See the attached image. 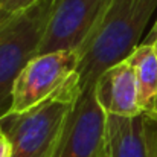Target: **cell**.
I'll list each match as a JSON object with an SVG mask.
<instances>
[{
	"mask_svg": "<svg viewBox=\"0 0 157 157\" xmlns=\"http://www.w3.org/2000/svg\"><path fill=\"white\" fill-rule=\"evenodd\" d=\"M107 145L110 157H157V117L107 114Z\"/></svg>",
	"mask_w": 157,
	"mask_h": 157,
	"instance_id": "cell-7",
	"label": "cell"
},
{
	"mask_svg": "<svg viewBox=\"0 0 157 157\" xmlns=\"http://www.w3.org/2000/svg\"><path fill=\"white\" fill-rule=\"evenodd\" d=\"M75 102L49 101L0 121L12 145V157H52Z\"/></svg>",
	"mask_w": 157,
	"mask_h": 157,
	"instance_id": "cell-4",
	"label": "cell"
},
{
	"mask_svg": "<svg viewBox=\"0 0 157 157\" xmlns=\"http://www.w3.org/2000/svg\"><path fill=\"white\" fill-rule=\"evenodd\" d=\"M14 17H17V15H11V14H8V12H5L2 8H0V29L2 28H5Z\"/></svg>",
	"mask_w": 157,
	"mask_h": 157,
	"instance_id": "cell-13",
	"label": "cell"
},
{
	"mask_svg": "<svg viewBox=\"0 0 157 157\" xmlns=\"http://www.w3.org/2000/svg\"><path fill=\"white\" fill-rule=\"evenodd\" d=\"M105 140L107 113L98 104L93 87L75 102L52 157H99Z\"/></svg>",
	"mask_w": 157,
	"mask_h": 157,
	"instance_id": "cell-5",
	"label": "cell"
},
{
	"mask_svg": "<svg viewBox=\"0 0 157 157\" xmlns=\"http://www.w3.org/2000/svg\"><path fill=\"white\" fill-rule=\"evenodd\" d=\"M153 46H154V49H156V53H157V40L153 43Z\"/></svg>",
	"mask_w": 157,
	"mask_h": 157,
	"instance_id": "cell-15",
	"label": "cell"
},
{
	"mask_svg": "<svg viewBox=\"0 0 157 157\" xmlns=\"http://www.w3.org/2000/svg\"><path fill=\"white\" fill-rule=\"evenodd\" d=\"M81 93L79 56L75 49L38 53L15 79L8 116L31 111L49 101L76 102Z\"/></svg>",
	"mask_w": 157,
	"mask_h": 157,
	"instance_id": "cell-2",
	"label": "cell"
},
{
	"mask_svg": "<svg viewBox=\"0 0 157 157\" xmlns=\"http://www.w3.org/2000/svg\"><path fill=\"white\" fill-rule=\"evenodd\" d=\"M3 134V128H2V125H0V136Z\"/></svg>",
	"mask_w": 157,
	"mask_h": 157,
	"instance_id": "cell-16",
	"label": "cell"
},
{
	"mask_svg": "<svg viewBox=\"0 0 157 157\" xmlns=\"http://www.w3.org/2000/svg\"><path fill=\"white\" fill-rule=\"evenodd\" d=\"M111 0H55L38 53L76 49Z\"/></svg>",
	"mask_w": 157,
	"mask_h": 157,
	"instance_id": "cell-6",
	"label": "cell"
},
{
	"mask_svg": "<svg viewBox=\"0 0 157 157\" xmlns=\"http://www.w3.org/2000/svg\"><path fill=\"white\" fill-rule=\"evenodd\" d=\"M95 96L107 114L121 117L142 114L136 73L127 59L111 66L98 78L95 84Z\"/></svg>",
	"mask_w": 157,
	"mask_h": 157,
	"instance_id": "cell-8",
	"label": "cell"
},
{
	"mask_svg": "<svg viewBox=\"0 0 157 157\" xmlns=\"http://www.w3.org/2000/svg\"><path fill=\"white\" fill-rule=\"evenodd\" d=\"M0 157H12V145L5 133L0 136Z\"/></svg>",
	"mask_w": 157,
	"mask_h": 157,
	"instance_id": "cell-11",
	"label": "cell"
},
{
	"mask_svg": "<svg viewBox=\"0 0 157 157\" xmlns=\"http://www.w3.org/2000/svg\"><path fill=\"white\" fill-rule=\"evenodd\" d=\"M99 157H110V151H108L107 140H105V145H104V148H102V151H101V154H99Z\"/></svg>",
	"mask_w": 157,
	"mask_h": 157,
	"instance_id": "cell-14",
	"label": "cell"
},
{
	"mask_svg": "<svg viewBox=\"0 0 157 157\" xmlns=\"http://www.w3.org/2000/svg\"><path fill=\"white\" fill-rule=\"evenodd\" d=\"M127 61L136 73L140 111L157 117V53L154 46L140 43Z\"/></svg>",
	"mask_w": 157,
	"mask_h": 157,
	"instance_id": "cell-9",
	"label": "cell"
},
{
	"mask_svg": "<svg viewBox=\"0 0 157 157\" xmlns=\"http://www.w3.org/2000/svg\"><path fill=\"white\" fill-rule=\"evenodd\" d=\"M53 6L55 0H43L0 29V121L9 114L15 79L40 52Z\"/></svg>",
	"mask_w": 157,
	"mask_h": 157,
	"instance_id": "cell-3",
	"label": "cell"
},
{
	"mask_svg": "<svg viewBox=\"0 0 157 157\" xmlns=\"http://www.w3.org/2000/svg\"><path fill=\"white\" fill-rule=\"evenodd\" d=\"M40 2L43 0H0V8L11 15H20L37 6Z\"/></svg>",
	"mask_w": 157,
	"mask_h": 157,
	"instance_id": "cell-10",
	"label": "cell"
},
{
	"mask_svg": "<svg viewBox=\"0 0 157 157\" xmlns=\"http://www.w3.org/2000/svg\"><path fill=\"white\" fill-rule=\"evenodd\" d=\"M157 40V18L156 21H154V25H153V28L150 29V32L147 34V37L144 38V44H153L154 41Z\"/></svg>",
	"mask_w": 157,
	"mask_h": 157,
	"instance_id": "cell-12",
	"label": "cell"
},
{
	"mask_svg": "<svg viewBox=\"0 0 157 157\" xmlns=\"http://www.w3.org/2000/svg\"><path fill=\"white\" fill-rule=\"evenodd\" d=\"M156 9L157 0H111L108 3L75 49L79 56L81 92L93 89L107 69L133 53Z\"/></svg>",
	"mask_w": 157,
	"mask_h": 157,
	"instance_id": "cell-1",
	"label": "cell"
}]
</instances>
